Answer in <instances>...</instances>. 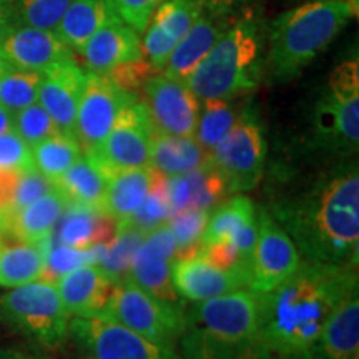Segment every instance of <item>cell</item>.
<instances>
[{"label": "cell", "mask_w": 359, "mask_h": 359, "mask_svg": "<svg viewBox=\"0 0 359 359\" xmlns=\"http://www.w3.org/2000/svg\"><path fill=\"white\" fill-rule=\"evenodd\" d=\"M273 359H320V358L311 351L304 354H294V356H273Z\"/></svg>", "instance_id": "obj_49"}, {"label": "cell", "mask_w": 359, "mask_h": 359, "mask_svg": "<svg viewBox=\"0 0 359 359\" xmlns=\"http://www.w3.org/2000/svg\"><path fill=\"white\" fill-rule=\"evenodd\" d=\"M359 286L338 304L313 353L320 359H359Z\"/></svg>", "instance_id": "obj_25"}, {"label": "cell", "mask_w": 359, "mask_h": 359, "mask_svg": "<svg viewBox=\"0 0 359 359\" xmlns=\"http://www.w3.org/2000/svg\"><path fill=\"white\" fill-rule=\"evenodd\" d=\"M268 145L257 110L243 107L236 122L212 150V161L228 191L253 190L263 177Z\"/></svg>", "instance_id": "obj_7"}, {"label": "cell", "mask_w": 359, "mask_h": 359, "mask_svg": "<svg viewBox=\"0 0 359 359\" xmlns=\"http://www.w3.org/2000/svg\"><path fill=\"white\" fill-rule=\"evenodd\" d=\"M12 118L13 115L11 111L4 109V107H0V133L7 132V130L12 128Z\"/></svg>", "instance_id": "obj_48"}, {"label": "cell", "mask_w": 359, "mask_h": 359, "mask_svg": "<svg viewBox=\"0 0 359 359\" xmlns=\"http://www.w3.org/2000/svg\"><path fill=\"white\" fill-rule=\"evenodd\" d=\"M6 65H7V60H6V57H4L2 48H0V70H2Z\"/></svg>", "instance_id": "obj_50"}, {"label": "cell", "mask_w": 359, "mask_h": 359, "mask_svg": "<svg viewBox=\"0 0 359 359\" xmlns=\"http://www.w3.org/2000/svg\"><path fill=\"white\" fill-rule=\"evenodd\" d=\"M210 210L188 208L167 219L175 238V259L198 257L201 253V238H203Z\"/></svg>", "instance_id": "obj_37"}, {"label": "cell", "mask_w": 359, "mask_h": 359, "mask_svg": "<svg viewBox=\"0 0 359 359\" xmlns=\"http://www.w3.org/2000/svg\"><path fill=\"white\" fill-rule=\"evenodd\" d=\"M353 0H311L278 15L266 29L264 74L286 83L330 47L356 15Z\"/></svg>", "instance_id": "obj_3"}, {"label": "cell", "mask_w": 359, "mask_h": 359, "mask_svg": "<svg viewBox=\"0 0 359 359\" xmlns=\"http://www.w3.org/2000/svg\"><path fill=\"white\" fill-rule=\"evenodd\" d=\"M0 359H50L45 354L24 348H0Z\"/></svg>", "instance_id": "obj_47"}, {"label": "cell", "mask_w": 359, "mask_h": 359, "mask_svg": "<svg viewBox=\"0 0 359 359\" xmlns=\"http://www.w3.org/2000/svg\"><path fill=\"white\" fill-rule=\"evenodd\" d=\"M154 130L145 103L135 100L120 111L105 138L85 155L107 180L125 170L147 167Z\"/></svg>", "instance_id": "obj_9"}, {"label": "cell", "mask_w": 359, "mask_h": 359, "mask_svg": "<svg viewBox=\"0 0 359 359\" xmlns=\"http://www.w3.org/2000/svg\"><path fill=\"white\" fill-rule=\"evenodd\" d=\"M0 318L43 348H58L69 338L70 314L48 283L34 281L0 296Z\"/></svg>", "instance_id": "obj_6"}, {"label": "cell", "mask_w": 359, "mask_h": 359, "mask_svg": "<svg viewBox=\"0 0 359 359\" xmlns=\"http://www.w3.org/2000/svg\"><path fill=\"white\" fill-rule=\"evenodd\" d=\"M107 182L109 180L105 175L82 154L57 182H53V187L64 195L67 203L102 208Z\"/></svg>", "instance_id": "obj_31"}, {"label": "cell", "mask_w": 359, "mask_h": 359, "mask_svg": "<svg viewBox=\"0 0 359 359\" xmlns=\"http://www.w3.org/2000/svg\"><path fill=\"white\" fill-rule=\"evenodd\" d=\"M172 283L183 302L198 303L205 299L248 288L250 278L235 269H222L198 257L175 259L172 263Z\"/></svg>", "instance_id": "obj_17"}, {"label": "cell", "mask_w": 359, "mask_h": 359, "mask_svg": "<svg viewBox=\"0 0 359 359\" xmlns=\"http://www.w3.org/2000/svg\"><path fill=\"white\" fill-rule=\"evenodd\" d=\"M302 259V253L288 233L263 206L258 208V236L251 255L248 288L257 293H266L288 280Z\"/></svg>", "instance_id": "obj_12"}, {"label": "cell", "mask_w": 359, "mask_h": 359, "mask_svg": "<svg viewBox=\"0 0 359 359\" xmlns=\"http://www.w3.org/2000/svg\"><path fill=\"white\" fill-rule=\"evenodd\" d=\"M92 359H93V358H92Z\"/></svg>", "instance_id": "obj_52"}, {"label": "cell", "mask_w": 359, "mask_h": 359, "mask_svg": "<svg viewBox=\"0 0 359 359\" xmlns=\"http://www.w3.org/2000/svg\"><path fill=\"white\" fill-rule=\"evenodd\" d=\"M266 27L259 13L236 15L187 79L200 102L253 92L264 74Z\"/></svg>", "instance_id": "obj_4"}, {"label": "cell", "mask_w": 359, "mask_h": 359, "mask_svg": "<svg viewBox=\"0 0 359 359\" xmlns=\"http://www.w3.org/2000/svg\"><path fill=\"white\" fill-rule=\"evenodd\" d=\"M0 243H2V235H0Z\"/></svg>", "instance_id": "obj_51"}, {"label": "cell", "mask_w": 359, "mask_h": 359, "mask_svg": "<svg viewBox=\"0 0 359 359\" xmlns=\"http://www.w3.org/2000/svg\"><path fill=\"white\" fill-rule=\"evenodd\" d=\"M52 236L40 241H24L2 235L0 243V286L17 288L39 281Z\"/></svg>", "instance_id": "obj_27"}, {"label": "cell", "mask_w": 359, "mask_h": 359, "mask_svg": "<svg viewBox=\"0 0 359 359\" xmlns=\"http://www.w3.org/2000/svg\"><path fill=\"white\" fill-rule=\"evenodd\" d=\"M115 19L111 0H72L53 30L70 50L79 52L100 27Z\"/></svg>", "instance_id": "obj_29"}, {"label": "cell", "mask_w": 359, "mask_h": 359, "mask_svg": "<svg viewBox=\"0 0 359 359\" xmlns=\"http://www.w3.org/2000/svg\"><path fill=\"white\" fill-rule=\"evenodd\" d=\"M168 212V177L155 170L150 191H148L143 203L138 206L137 212L127 222L145 233H150L155 228H158L160 224L167 223Z\"/></svg>", "instance_id": "obj_38"}, {"label": "cell", "mask_w": 359, "mask_h": 359, "mask_svg": "<svg viewBox=\"0 0 359 359\" xmlns=\"http://www.w3.org/2000/svg\"><path fill=\"white\" fill-rule=\"evenodd\" d=\"M233 20L235 17L201 12L198 19L193 22L190 30L175 45L161 72L168 77L187 82L191 72L203 60L206 53L212 50L213 45L217 43V40L222 37Z\"/></svg>", "instance_id": "obj_22"}, {"label": "cell", "mask_w": 359, "mask_h": 359, "mask_svg": "<svg viewBox=\"0 0 359 359\" xmlns=\"http://www.w3.org/2000/svg\"><path fill=\"white\" fill-rule=\"evenodd\" d=\"M148 115L156 132L193 137L198 123L200 100L187 82L155 74L143 85Z\"/></svg>", "instance_id": "obj_14"}, {"label": "cell", "mask_w": 359, "mask_h": 359, "mask_svg": "<svg viewBox=\"0 0 359 359\" xmlns=\"http://www.w3.org/2000/svg\"><path fill=\"white\" fill-rule=\"evenodd\" d=\"M13 25H15L13 0H0V37Z\"/></svg>", "instance_id": "obj_46"}, {"label": "cell", "mask_w": 359, "mask_h": 359, "mask_svg": "<svg viewBox=\"0 0 359 359\" xmlns=\"http://www.w3.org/2000/svg\"><path fill=\"white\" fill-rule=\"evenodd\" d=\"M12 128L30 148L45 140V138L58 133L55 122L39 102L13 114Z\"/></svg>", "instance_id": "obj_40"}, {"label": "cell", "mask_w": 359, "mask_h": 359, "mask_svg": "<svg viewBox=\"0 0 359 359\" xmlns=\"http://www.w3.org/2000/svg\"><path fill=\"white\" fill-rule=\"evenodd\" d=\"M155 168L147 167L125 170L109 178L103 195L102 210L116 223L127 222L137 212L148 195Z\"/></svg>", "instance_id": "obj_30"}, {"label": "cell", "mask_w": 359, "mask_h": 359, "mask_svg": "<svg viewBox=\"0 0 359 359\" xmlns=\"http://www.w3.org/2000/svg\"><path fill=\"white\" fill-rule=\"evenodd\" d=\"M258 210L248 196L235 195L215 206L206 223L201 245L228 241L250 224L257 223Z\"/></svg>", "instance_id": "obj_32"}, {"label": "cell", "mask_w": 359, "mask_h": 359, "mask_svg": "<svg viewBox=\"0 0 359 359\" xmlns=\"http://www.w3.org/2000/svg\"><path fill=\"white\" fill-rule=\"evenodd\" d=\"M88 72L107 74L116 65L138 60L142 55V39L137 30L120 19L110 20L90 37L79 50Z\"/></svg>", "instance_id": "obj_20"}, {"label": "cell", "mask_w": 359, "mask_h": 359, "mask_svg": "<svg viewBox=\"0 0 359 359\" xmlns=\"http://www.w3.org/2000/svg\"><path fill=\"white\" fill-rule=\"evenodd\" d=\"M240 111L235 98H208L200 102L198 123L193 137L205 151L212 154L217 143L236 122Z\"/></svg>", "instance_id": "obj_33"}, {"label": "cell", "mask_w": 359, "mask_h": 359, "mask_svg": "<svg viewBox=\"0 0 359 359\" xmlns=\"http://www.w3.org/2000/svg\"><path fill=\"white\" fill-rule=\"evenodd\" d=\"M58 285V294L70 316L100 318L114 296L116 283L93 264L67 273Z\"/></svg>", "instance_id": "obj_19"}, {"label": "cell", "mask_w": 359, "mask_h": 359, "mask_svg": "<svg viewBox=\"0 0 359 359\" xmlns=\"http://www.w3.org/2000/svg\"><path fill=\"white\" fill-rule=\"evenodd\" d=\"M163 0H111L118 19L143 34L154 12Z\"/></svg>", "instance_id": "obj_44"}, {"label": "cell", "mask_w": 359, "mask_h": 359, "mask_svg": "<svg viewBox=\"0 0 359 359\" xmlns=\"http://www.w3.org/2000/svg\"><path fill=\"white\" fill-rule=\"evenodd\" d=\"M145 233L140 228L133 226L132 223L122 222L116 223V233L114 240L109 243L105 258L98 264V268L110 278L111 281L120 283L128 276L130 266H132L133 257L138 246L145 240Z\"/></svg>", "instance_id": "obj_35"}, {"label": "cell", "mask_w": 359, "mask_h": 359, "mask_svg": "<svg viewBox=\"0 0 359 359\" xmlns=\"http://www.w3.org/2000/svg\"><path fill=\"white\" fill-rule=\"evenodd\" d=\"M0 48L8 64L39 74L72 57V50L55 30L19 24L0 37Z\"/></svg>", "instance_id": "obj_18"}, {"label": "cell", "mask_w": 359, "mask_h": 359, "mask_svg": "<svg viewBox=\"0 0 359 359\" xmlns=\"http://www.w3.org/2000/svg\"><path fill=\"white\" fill-rule=\"evenodd\" d=\"M175 255V238L168 223L150 231L135 253L128 276L138 288L147 291L167 306L185 311V302L180 298L172 283V263Z\"/></svg>", "instance_id": "obj_13"}, {"label": "cell", "mask_w": 359, "mask_h": 359, "mask_svg": "<svg viewBox=\"0 0 359 359\" xmlns=\"http://www.w3.org/2000/svg\"><path fill=\"white\" fill-rule=\"evenodd\" d=\"M288 233L302 257L358 266L359 170L341 158L263 206Z\"/></svg>", "instance_id": "obj_1"}, {"label": "cell", "mask_w": 359, "mask_h": 359, "mask_svg": "<svg viewBox=\"0 0 359 359\" xmlns=\"http://www.w3.org/2000/svg\"><path fill=\"white\" fill-rule=\"evenodd\" d=\"M314 145L336 158H351L359 145V64L341 62L331 72L313 116Z\"/></svg>", "instance_id": "obj_5"}, {"label": "cell", "mask_w": 359, "mask_h": 359, "mask_svg": "<svg viewBox=\"0 0 359 359\" xmlns=\"http://www.w3.org/2000/svg\"><path fill=\"white\" fill-rule=\"evenodd\" d=\"M203 12L198 0H163L143 30L142 55L163 70L170 53Z\"/></svg>", "instance_id": "obj_16"}, {"label": "cell", "mask_w": 359, "mask_h": 359, "mask_svg": "<svg viewBox=\"0 0 359 359\" xmlns=\"http://www.w3.org/2000/svg\"><path fill=\"white\" fill-rule=\"evenodd\" d=\"M358 285V266L302 259L280 285L258 293V336L273 356L311 353L326 321Z\"/></svg>", "instance_id": "obj_2"}, {"label": "cell", "mask_w": 359, "mask_h": 359, "mask_svg": "<svg viewBox=\"0 0 359 359\" xmlns=\"http://www.w3.org/2000/svg\"><path fill=\"white\" fill-rule=\"evenodd\" d=\"M156 72L158 70L154 69V65H151L145 57H140L138 60L125 62L122 65L114 67V69L107 72V75H109L120 88L137 95L138 90L143 88L147 80L154 77Z\"/></svg>", "instance_id": "obj_43"}, {"label": "cell", "mask_w": 359, "mask_h": 359, "mask_svg": "<svg viewBox=\"0 0 359 359\" xmlns=\"http://www.w3.org/2000/svg\"><path fill=\"white\" fill-rule=\"evenodd\" d=\"M97 320L118 323L143 338L167 348H178L185 331V311L167 306L130 280L116 283L109 306Z\"/></svg>", "instance_id": "obj_8"}, {"label": "cell", "mask_w": 359, "mask_h": 359, "mask_svg": "<svg viewBox=\"0 0 359 359\" xmlns=\"http://www.w3.org/2000/svg\"><path fill=\"white\" fill-rule=\"evenodd\" d=\"M30 150H32L34 167L50 182H57L83 154L74 137L60 132L45 138Z\"/></svg>", "instance_id": "obj_34"}, {"label": "cell", "mask_w": 359, "mask_h": 359, "mask_svg": "<svg viewBox=\"0 0 359 359\" xmlns=\"http://www.w3.org/2000/svg\"><path fill=\"white\" fill-rule=\"evenodd\" d=\"M226 182L213 161L178 177H168V219L188 208L212 210L228 198Z\"/></svg>", "instance_id": "obj_23"}, {"label": "cell", "mask_w": 359, "mask_h": 359, "mask_svg": "<svg viewBox=\"0 0 359 359\" xmlns=\"http://www.w3.org/2000/svg\"><path fill=\"white\" fill-rule=\"evenodd\" d=\"M42 74L8 64L0 70V107L17 114L39 100Z\"/></svg>", "instance_id": "obj_36"}, {"label": "cell", "mask_w": 359, "mask_h": 359, "mask_svg": "<svg viewBox=\"0 0 359 359\" xmlns=\"http://www.w3.org/2000/svg\"><path fill=\"white\" fill-rule=\"evenodd\" d=\"M67 206L57 188L35 200L34 203L24 206L19 212L0 218V235L19 238L24 241H40L52 236L57 222L60 219Z\"/></svg>", "instance_id": "obj_26"}, {"label": "cell", "mask_w": 359, "mask_h": 359, "mask_svg": "<svg viewBox=\"0 0 359 359\" xmlns=\"http://www.w3.org/2000/svg\"><path fill=\"white\" fill-rule=\"evenodd\" d=\"M69 336L93 359H182L177 349L161 346L118 323L74 318Z\"/></svg>", "instance_id": "obj_10"}, {"label": "cell", "mask_w": 359, "mask_h": 359, "mask_svg": "<svg viewBox=\"0 0 359 359\" xmlns=\"http://www.w3.org/2000/svg\"><path fill=\"white\" fill-rule=\"evenodd\" d=\"M203 12L215 15L236 17V13L243 11L248 0H198Z\"/></svg>", "instance_id": "obj_45"}, {"label": "cell", "mask_w": 359, "mask_h": 359, "mask_svg": "<svg viewBox=\"0 0 359 359\" xmlns=\"http://www.w3.org/2000/svg\"><path fill=\"white\" fill-rule=\"evenodd\" d=\"M87 72L79 67L74 57L64 58L42 72L39 103L55 122L58 132L75 138V120L82 98Z\"/></svg>", "instance_id": "obj_15"}, {"label": "cell", "mask_w": 359, "mask_h": 359, "mask_svg": "<svg viewBox=\"0 0 359 359\" xmlns=\"http://www.w3.org/2000/svg\"><path fill=\"white\" fill-rule=\"evenodd\" d=\"M135 100H138L135 93L120 88L107 74L87 72V83L75 120V140L83 154H88L105 138L120 111Z\"/></svg>", "instance_id": "obj_11"}, {"label": "cell", "mask_w": 359, "mask_h": 359, "mask_svg": "<svg viewBox=\"0 0 359 359\" xmlns=\"http://www.w3.org/2000/svg\"><path fill=\"white\" fill-rule=\"evenodd\" d=\"M212 155L205 151L195 137H177L154 130L148 165L167 177H178L208 163Z\"/></svg>", "instance_id": "obj_28"}, {"label": "cell", "mask_w": 359, "mask_h": 359, "mask_svg": "<svg viewBox=\"0 0 359 359\" xmlns=\"http://www.w3.org/2000/svg\"><path fill=\"white\" fill-rule=\"evenodd\" d=\"M32 150L15 130L0 133V170H32Z\"/></svg>", "instance_id": "obj_42"}, {"label": "cell", "mask_w": 359, "mask_h": 359, "mask_svg": "<svg viewBox=\"0 0 359 359\" xmlns=\"http://www.w3.org/2000/svg\"><path fill=\"white\" fill-rule=\"evenodd\" d=\"M85 264H90L88 248H70V246L53 243L52 240V246L48 250L47 257H45L43 269L40 273L39 281L48 283V285H57L67 273L74 271V269L80 266H85Z\"/></svg>", "instance_id": "obj_41"}, {"label": "cell", "mask_w": 359, "mask_h": 359, "mask_svg": "<svg viewBox=\"0 0 359 359\" xmlns=\"http://www.w3.org/2000/svg\"><path fill=\"white\" fill-rule=\"evenodd\" d=\"M116 233V222L102 208L67 203L52 233L53 243L87 250L98 243H109Z\"/></svg>", "instance_id": "obj_24"}, {"label": "cell", "mask_w": 359, "mask_h": 359, "mask_svg": "<svg viewBox=\"0 0 359 359\" xmlns=\"http://www.w3.org/2000/svg\"><path fill=\"white\" fill-rule=\"evenodd\" d=\"M72 0H13L15 25L55 29Z\"/></svg>", "instance_id": "obj_39"}, {"label": "cell", "mask_w": 359, "mask_h": 359, "mask_svg": "<svg viewBox=\"0 0 359 359\" xmlns=\"http://www.w3.org/2000/svg\"><path fill=\"white\" fill-rule=\"evenodd\" d=\"M182 359H273L259 338H238L185 325L178 341Z\"/></svg>", "instance_id": "obj_21"}]
</instances>
